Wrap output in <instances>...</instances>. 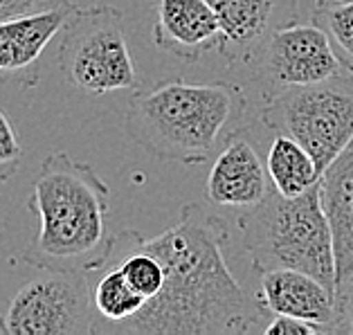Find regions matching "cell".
Returning <instances> with one entry per match:
<instances>
[{"mask_svg":"<svg viewBox=\"0 0 353 335\" xmlns=\"http://www.w3.org/2000/svg\"><path fill=\"white\" fill-rule=\"evenodd\" d=\"M12 335H92V281L83 270H46L14 295Z\"/></svg>","mask_w":353,"mask_h":335,"instance_id":"52a82bcc","label":"cell"},{"mask_svg":"<svg viewBox=\"0 0 353 335\" xmlns=\"http://www.w3.org/2000/svg\"><path fill=\"white\" fill-rule=\"evenodd\" d=\"M68 0H0V21L21 19V16L39 14L65 5Z\"/></svg>","mask_w":353,"mask_h":335,"instance_id":"ffe728a7","label":"cell"},{"mask_svg":"<svg viewBox=\"0 0 353 335\" xmlns=\"http://www.w3.org/2000/svg\"><path fill=\"white\" fill-rule=\"evenodd\" d=\"M88 274L92 281V335L108 333L144 308L146 299L126 281L117 265H104Z\"/></svg>","mask_w":353,"mask_h":335,"instance_id":"9a60e30c","label":"cell"},{"mask_svg":"<svg viewBox=\"0 0 353 335\" xmlns=\"http://www.w3.org/2000/svg\"><path fill=\"white\" fill-rule=\"evenodd\" d=\"M151 41L160 52L198 61L219 50L221 23L210 0H158Z\"/></svg>","mask_w":353,"mask_h":335,"instance_id":"4fadbf2b","label":"cell"},{"mask_svg":"<svg viewBox=\"0 0 353 335\" xmlns=\"http://www.w3.org/2000/svg\"><path fill=\"white\" fill-rule=\"evenodd\" d=\"M320 189L335 238L338 299L349 315L353 304V140L322 174Z\"/></svg>","mask_w":353,"mask_h":335,"instance_id":"5bb4252c","label":"cell"},{"mask_svg":"<svg viewBox=\"0 0 353 335\" xmlns=\"http://www.w3.org/2000/svg\"><path fill=\"white\" fill-rule=\"evenodd\" d=\"M261 122L297 140L324 174L353 140V74L270 92Z\"/></svg>","mask_w":353,"mask_h":335,"instance_id":"8992f818","label":"cell"},{"mask_svg":"<svg viewBox=\"0 0 353 335\" xmlns=\"http://www.w3.org/2000/svg\"><path fill=\"white\" fill-rule=\"evenodd\" d=\"M311 21L329 34L344 70L353 74V0L315 5Z\"/></svg>","mask_w":353,"mask_h":335,"instance_id":"e0dca14e","label":"cell"},{"mask_svg":"<svg viewBox=\"0 0 353 335\" xmlns=\"http://www.w3.org/2000/svg\"><path fill=\"white\" fill-rule=\"evenodd\" d=\"M108 196V185L88 162L65 151L46 156L28 201L39 232L25 261L41 270H99L113 245L106 230Z\"/></svg>","mask_w":353,"mask_h":335,"instance_id":"7a4b0ae2","label":"cell"},{"mask_svg":"<svg viewBox=\"0 0 353 335\" xmlns=\"http://www.w3.org/2000/svg\"><path fill=\"white\" fill-rule=\"evenodd\" d=\"M270 183L283 196H301L320 185L322 169L315 158L290 135L277 133L265 158Z\"/></svg>","mask_w":353,"mask_h":335,"instance_id":"2e32d148","label":"cell"},{"mask_svg":"<svg viewBox=\"0 0 353 335\" xmlns=\"http://www.w3.org/2000/svg\"><path fill=\"white\" fill-rule=\"evenodd\" d=\"M57 61L63 79L92 97L140 88L124 16L117 7H74L61 30Z\"/></svg>","mask_w":353,"mask_h":335,"instance_id":"5b68a950","label":"cell"},{"mask_svg":"<svg viewBox=\"0 0 353 335\" xmlns=\"http://www.w3.org/2000/svg\"><path fill=\"white\" fill-rule=\"evenodd\" d=\"M349 326H351V333H353V304H351V311H349Z\"/></svg>","mask_w":353,"mask_h":335,"instance_id":"603a6c76","label":"cell"},{"mask_svg":"<svg viewBox=\"0 0 353 335\" xmlns=\"http://www.w3.org/2000/svg\"><path fill=\"white\" fill-rule=\"evenodd\" d=\"M331 3H342V0H315V5H331Z\"/></svg>","mask_w":353,"mask_h":335,"instance_id":"7402d4cb","label":"cell"},{"mask_svg":"<svg viewBox=\"0 0 353 335\" xmlns=\"http://www.w3.org/2000/svg\"><path fill=\"white\" fill-rule=\"evenodd\" d=\"M259 302L272 315L311 320L326 326L329 333H351L349 315L338 295L308 272L290 268L261 272Z\"/></svg>","mask_w":353,"mask_h":335,"instance_id":"30bf717a","label":"cell"},{"mask_svg":"<svg viewBox=\"0 0 353 335\" xmlns=\"http://www.w3.org/2000/svg\"><path fill=\"white\" fill-rule=\"evenodd\" d=\"M239 101V90L225 81H158L135 90L124 115V131L158 160L205 165Z\"/></svg>","mask_w":353,"mask_h":335,"instance_id":"3957f363","label":"cell"},{"mask_svg":"<svg viewBox=\"0 0 353 335\" xmlns=\"http://www.w3.org/2000/svg\"><path fill=\"white\" fill-rule=\"evenodd\" d=\"M23 149L19 144L16 131L3 110H0V185L10 183L14 174L19 171Z\"/></svg>","mask_w":353,"mask_h":335,"instance_id":"ac0fdd59","label":"cell"},{"mask_svg":"<svg viewBox=\"0 0 353 335\" xmlns=\"http://www.w3.org/2000/svg\"><path fill=\"white\" fill-rule=\"evenodd\" d=\"M243 247L256 270H301L338 295L335 238L320 185L301 196L270 192L239 216Z\"/></svg>","mask_w":353,"mask_h":335,"instance_id":"277c9868","label":"cell"},{"mask_svg":"<svg viewBox=\"0 0 353 335\" xmlns=\"http://www.w3.org/2000/svg\"><path fill=\"white\" fill-rule=\"evenodd\" d=\"M252 68L263 83L279 90L320 83L347 72L329 34L313 21L279 30Z\"/></svg>","mask_w":353,"mask_h":335,"instance_id":"ba28073f","label":"cell"},{"mask_svg":"<svg viewBox=\"0 0 353 335\" xmlns=\"http://www.w3.org/2000/svg\"><path fill=\"white\" fill-rule=\"evenodd\" d=\"M10 333V329H7V317L0 315V335H7Z\"/></svg>","mask_w":353,"mask_h":335,"instance_id":"44dd1931","label":"cell"},{"mask_svg":"<svg viewBox=\"0 0 353 335\" xmlns=\"http://www.w3.org/2000/svg\"><path fill=\"white\" fill-rule=\"evenodd\" d=\"M74 7L68 0L54 10L0 21V83H19L28 88L41 81V57L63 30Z\"/></svg>","mask_w":353,"mask_h":335,"instance_id":"8fae6325","label":"cell"},{"mask_svg":"<svg viewBox=\"0 0 353 335\" xmlns=\"http://www.w3.org/2000/svg\"><path fill=\"white\" fill-rule=\"evenodd\" d=\"M268 167L245 128L230 133L205 185L208 201L216 207H254L270 194Z\"/></svg>","mask_w":353,"mask_h":335,"instance_id":"7c38bea8","label":"cell"},{"mask_svg":"<svg viewBox=\"0 0 353 335\" xmlns=\"http://www.w3.org/2000/svg\"><path fill=\"white\" fill-rule=\"evenodd\" d=\"M261 333L263 335H324L329 333V329L311 320H301V317L277 315L270 324L263 326Z\"/></svg>","mask_w":353,"mask_h":335,"instance_id":"d6986e66","label":"cell"},{"mask_svg":"<svg viewBox=\"0 0 353 335\" xmlns=\"http://www.w3.org/2000/svg\"><path fill=\"white\" fill-rule=\"evenodd\" d=\"M221 23L219 52L230 65L256 63L268 41L297 23V0H210Z\"/></svg>","mask_w":353,"mask_h":335,"instance_id":"9c48e42d","label":"cell"},{"mask_svg":"<svg viewBox=\"0 0 353 335\" xmlns=\"http://www.w3.org/2000/svg\"><path fill=\"white\" fill-rule=\"evenodd\" d=\"M135 241L156 254L165 268V286L140 313L115 324L108 335H243L263 331V306L248 297L234 279L225 243L228 223L203 205L187 203L176 225Z\"/></svg>","mask_w":353,"mask_h":335,"instance_id":"6da1fadb","label":"cell"}]
</instances>
